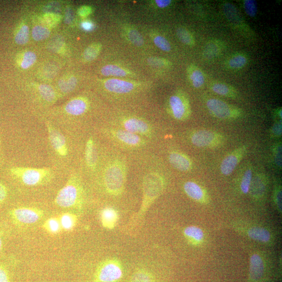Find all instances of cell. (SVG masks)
Returning <instances> with one entry per match:
<instances>
[{
  "label": "cell",
  "instance_id": "obj_19",
  "mask_svg": "<svg viewBox=\"0 0 282 282\" xmlns=\"http://www.w3.org/2000/svg\"><path fill=\"white\" fill-rule=\"evenodd\" d=\"M85 159L88 167L94 170L97 164V153L95 142L92 137L89 138L86 143Z\"/></svg>",
  "mask_w": 282,
  "mask_h": 282
},
{
  "label": "cell",
  "instance_id": "obj_46",
  "mask_svg": "<svg viewBox=\"0 0 282 282\" xmlns=\"http://www.w3.org/2000/svg\"><path fill=\"white\" fill-rule=\"evenodd\" d=\"M271 136L275 138L281 137L282 134V120L276 121L270 130Z\"/></svg>",
  "mask_w": 282,
  "mask_h": 282
},
{
  "label": "cell",
  "instance_id": "obj_26",
  "mask_svg": "<svg viewBox=\"0 0 282 282\" xmlns=\"http://www.w3.org/2000/svg\"><path fill=\"white\" fill-rule=\"evenodd\" d=\"M59 219L62 229L65 231L72 230L75 227L77 221L76 216L71 213L62 214Z\"/></svg>",
  "mask_w": 282,
  "mask_h": 282
},
{
  "label": "cell",
  "instance_id": "obj_20",
  "mask_svg": "<svg viewBox=\"0 0 282 282\" xmlns=\"http://www.w3.org/2000/svg\"><path fill=\"white\" fill-rule=\"evenodd\" d=\"M189 80L195 88H200L205 83V76L203 71L197 66L192 64L188 67Z\"/></svg>",
  "mask_w": 282,
  "mask_h": 282
},
{
  "label": "cell",
  "instance_id": "obj_17",
  "mask_svg": "<svg viewBox=\"0 0 282 282\" xmlns=\"http://www.w3.org/2000/svg\"><path fill=\"white\" fill-rule=\"evenodd\" d=\"M87 101L83 98H77L69 101L65 107V111L69 115L78 116L84 114L88 109Z\"/></svg>",
  "mask_w": 282,
  "mask_h": 282
},
{
  "label": "cell",
  "instance_id": "obj_40",
  "mask_svg": "<svg viewBox=\"0 0 282 282\" xmlns=\"http://www.w3.org/2000/svg\"><path fill=\"white\" fill-rule=\"evenodd\" d=\"M128 37L130 42L138 47H141L144 44V40L140 32L137 30L130 29L128 32Z\"/></svg>",
  "mask_w": 282,
  "mask_h": 282
},
{
  "label": "cell",
  "instance_id": "obj_34",
  "mask_svg": "<svg viewBox=\"0 0 282 282\" xmlns=\"http://www.w3.org/2000/svg\"><path fill=\"white\" fill-rule=\"evenodd\" d=\"M39 93L41 97L48 103H52L56 99L54 89L48 85L41 84L38 88Z\"/></svg>",
  "mask_w": 282,
  "mask_h": 282
},
{
  "label": "cell",
  "instance_id": "obj_28",
  "mask_svg": "<svg viewBox=\"0 0 282 282\" xmlns=\"http://www.w3.org/2000/svg\"><path fill=\"white\" fill-rule=\"evenodd\" d=\"M266 177L263 175L259 174L253 178L251 187L252 188L255 196L260 197L263 195L266 188Z\"/></svg>",
  "mask_w": 282,
  "mask_h": 282
},
{
  "label": "cell",
  "instance_id": "obj_39",
  "mask_svg": "<svg viewBox=\"0 0 282 282\" xmlns=\"http://www.w3.org/2000/svg\"><path fill=\"white\" fill-rule=\"evenodd\" d=\"M29 31L27 26H22L15 36V42L20 45L26 44L29 39Z\"/></svg>",
  "mask_w": 282,
  "mask_h": 282
},
{
  "label": "cell",
  "instance_id": "obj_13",
  "mask_svg": "<svg viewBox=\"0 0 282 282\" xmlns=\"http://www.w3.org/2000/svg\"><path fill=\"white\" fill-rule=\"evenodd\" d=\"M47 129L49 140L53 149L59 156H66L68 154V148L64 135L49 124Z\"/></svg>",
  "mask_w": 282,
  "mask_h": 282
},
{
  "label": "cell",
  "instance_id": "obj_8",
  "mask_svg": "<svg viewBox=\"0 0 282 282\" xmlns=\"http://www.w3.org/2000/svg\"><path fill=\"white\" fill-rule=\"evenodd\" d=\"M167 108L169 114L178 121H186L191 115L189 99L182 92L177 93L169 97Z\"/></svg>",
  "mask_w": 282,
  "mask_h": 282
},
{
  "label": "cell",
  "instance_id": "obj_7",
  "mask_svg": "<svg viewBox=\"0 0 282 282\" xmlns=\"http://www.w3.org/2000/svg\"><path fill=\"white\" fill-rule=\"evenodd\" d=\"M190 140L198 148L214 149L221 147L225 139L222 134L216 131L200 130L192 132Z\"/></svg>",
  "mask_w": 282,
  "mask_h": 282
},
{
  "label": "cell",
  "instance_id": "obj_54",
  "mask_svg": "<svg viewBox=\"0 0 282 282\" xmlns=\"http://www.w3.org/2000/svg\"><path fill=\"white\" fill-rule=\"evenodd\" d=\"M2 248H3V242L1 239V236H0V253H1V252H2Z\"/></svg>",
  "mask_w": 282,
  "mask_h": 282
},
{
  "label": "cell",
  "instance_id": "obj_18",
  "mask_svg": "<svg viewBox=\"0 0 282 282\" xmlns=\"http://www.w3.org/2000/svg\"><path fill=\"white\" fill-rule=\"evenodd\" d=\"M119 214L118 212L112 208H106L100 213V220L103 227L106 229H114L118 222Z\"/></svg>",
  "mask_w": 282,
  "mask_h": 282
},
{
  "label": "cell",
  "instance_id": "obj_35",
  "mask_svg": "<svg viewBox=\"0 0 282 282\" xmlns=\"http://www.w3.org/2000/svg\"><path fill=\"white\" fill-rule=\"evenodd\" d=\"M253 178V169L251 167L248 168L244 174L241 184V191L244 194L249 193Z\"/></svg>",
  "mask_w": 282,
  "mask_h": 282
},
{
  "label": "cell",
  "instance_id": "obj_2",
  "mask_svg": "<svg viewBox=\"0 0 282 282\" xmlns=\"http://www.w3.org/2000/svg\"><path fill=\"white\" fill-rule=\"evenodd\" d=\"M165 187L164 178L160 174L151 172L144 176L142 183L143 199L138 218L144 215L154 201L161 195Z\"/></svg>",
  "mask_w": 282,
  "mask_h": 282
},
{
  "label": "cell",
  "instance_id": "obj_3",
  "mask_svg": "<svg viewBox=\"0 0 282 282\" xmlns=\"http://www.w3.org/2000/svg\"><path fill=\"white\" fill-rule=\"evenodd\" d=\"M83 199V189L80 180L71 177L60 190L54 199V204L62 208H74L80 206Z\"/></svg>",
  "mask_w": 282,
  "mask_h": 282
},
{
  "label": "cell",
  "instance_id": "obj_24",
  "mask_svg": "<svg viewBox=\"0 0 282 282\" xmlns=\"http://www.w3.org/2000/svg\"><path fill=\"white\" fill-rule=\"evenodd\" d=\"M248 62L246 54L243 53H236L228 60L227 65L229 68L233 70H239L243 68Z\"/></svg>",
  "mask_w": 282,
  "mask_h": 282
},
{
  "label": "cell",
  "instance_id": "obj_32",
  "mask_svg": "<svg viewBox=\"0 0 282 282\" xmlns=\"http://www.w3.org/2000/svg\"><path fill=\"white\" fill-rule=\"evenodd\" d=\"M101 73L104 76H113L117 77H124L128 74L127 71L121 67L113 64L104 66L101 69Z\"/></svg>",
  "mask_w": 282,
  "mask_h": 282
},
{
  "label": "cell",
  "instance_id": "obj_47",
  "mask_svg": "<svg viewBox=\"0 0 282 282\" xmlns=\"http://www.w3.org/2000/svg\"><path fill=\"white\" fill-rule=\"evenodd\" d=\"M0 282H12L6 268L0 264Z\"/></svg>",
  "mask_w": 282,
  "mask_h": 282
},
{
  "label": "cell",
  "instance_id": "obj_15",
  "mask_svg": "<svg viewBox=\"0 0 282 282\" xmlns=\"http://www.w3.org/2000/svg\"><path fill=\"white\" fill-rule=\"evenodd\" d=\"M104 86L108 91L118 94H128L135 89L133 83L117 78L109 79L105 82Z\"/></svg>",
  "mask_w": 282,
  "mask_h": 282
},
{
  "label": "cell",
  "instance_id": "obj_4",
  "mask_svg": "<svg viewBox=\"0 0 282 282\" xmlns=\"http://www.w3.org/2000/svg\"><path fill=\"white\" fill-rule=\"evenodd\" d=\"M11 175L28 186H37L50 182L53 173L48 168L14 167L10 169Z\"/></svg>",
  "mask_w": 282,
  "mask_h": 282
},
{
  "label": "cell",
  "instance_id": "obj_43",
  "mask_svg": "<svg viewBox=\"0 0 282 282\" xmlns=\"http://www.w3.org/2000/svg\"><path fill=\"white\" fill-rule=\"evenodd\" d=\"M244 8L246 14L251 17H254L257 13V2L254 0H245L244 1Z\"/></svg>",
  "mask_w": 282,
  "mask_h": 282
},
{
  "label": "cell",
  "instance_id": "obj_42",
  "mask_svg": "<svg viewBox=\"0 0 282 282\" xmlns=\"http://www.w3.org/2000/svg\"><path fill=\"white\" fill-rule=\"evenodd\" d=\"M37 60V56L34 52L32 51H27L24 55L23 59L21 63V68L27 69L30 66L35 63Z\"/></svg>",
  "mask_w": 282,
  "mask_h": 282
},
{
  "label": "cell",
  "instance_id": "obj_33",
  "mask_svg": "<svg viewBox=\"0 0 282 282\" xmlns=\"http://www.w3.org/2000/svg\"><path fill=\"white\" fill-rule=\"evenodd\" d=\"M184 234L189 240L196 242H200L204 238V233L203 231L194 226H191L186 228Z\"/></svg>",
  "mask_w": 282,
  "mask_h": 282
},
{
  "label": "cell",
  "instance_id": "obj_25",
  "mask_svg": "<svg viewBox=\"0 0 282 282\" xmlns=\"http://www.w3.org/2000/svg\"><path fill=\"white\" fill-rule=\"evenodd\" d=\"M248 235L251 239L260 242L267 243L271 240L270 232L262 228H252L248 231Z\"/></svg>",
  "mask_w": 282,
  "mask_h": 282
},
{
  "label": "cell",
  "instance_id": "obj_9",
  "mask_svg": "<svg viewBox=\"0 0 282 282\" xmlns=\"http://www.w3.org/2000/svg\"><path fill=\"white\" fill-rule=\"evenodd\" d=\"M9 216L15 223L30 225L37 223L44 216L40 209L30 207H19L9 212Z\"/></svg>",
  "mask_w": 282,
  "mask_h": 282
},
{
  "label": "cell",
  "instance_id": "obj_52",
  "mask_svg": "<svg viewBox=\"0 0 282 282\" xmlns=\"http://www.w3.org/2000/svg\"><path fill=\"white\" fill-rule=\"evenodd\" d=\"M158 7L165 8L172 3L171 0H156L155 1Z\"/></svg>",
  "mask_w": 282,
  "mask_h": 282
},
{
  "label": "cell",
  "instance_id": "obj_1",
  "mask_svg": "<svg viewBox=\"0 0 282 282\" xmlns=\"http://www.w3.org/2000/svg\"><path fill=\"white\" fill-rule=\"evenodd\" d=\"M127 166L119 160L110 162L105 169L103 175L104 186L111 196L120 195L125 189L127 180Z\"/></svg>",
  "mask_w": 282,
  "mask_h": 282
},
{
  "label": "cell",
  "instance_id": "obj_38",
  "mask_svg": "<svg viewBox=\"0 0 282 282\" xmlns=\"http://www.w3.org/2000/svg\"><path fill=\"white\" fill-rule=\"evenodd\" d=\"M50 34V31L46 27L37 25L33 28L32 36L36 41H40L47 39Z\"/></svg>",
  "mask_w": 282,
  "mask_h": 282
},
{
  "label": "cell",
  "instance_id": "obj_11",
  "mask_svg": "<svg viewBox=\"0 0 282 282\" xmlns=\"http://www.w3.org/2000/svg\"><path fill=\"white\" fill-rule=\"evenodd\" d=\"M123 130L142 137L150 138L153 135V129L147 121L136 117H129L123 119L121 122Z\"/></svg>",
  "mask_w": 282,
  "mask_h": 282
},
{
  "label": "cell",
  "instance_id": "obj_12",
  "mask_svg": "<svg viewBox=\"0 0 282 282\" xmlns=\"http://www.w3.org/2000/svg\"><path fill=\"white\" fill-rule=\"evenodd\" d=\"M247 150L246 146H242L226 156L220 166L222 174L224 176L231 175L247 154Z\"/></svg>",
  "mask_w": 282,
  "mask_h": 282
},
{
  "label": "cell",
  "instance_id": "obj_53",
  "mask_svg": "<svg viewBox=\"0 0 282 282\" xmlns=\"http://www.w3.org/2000/svg\"><path fill=\"white\" fill-rule=\"evenodd\" d=\"M276 116L278 118L279 120H282V108H280L276 110Z\"/></svg>",
  "mask_w": 282,
  "mask_h": 282
},
{
  "label": "cell",
  "instance_id": "obj_14",
  "mask_svg": "<svg viewBox=\"0 0 282 282\" xmlns=\"http://www.w3.org/2000/svg\"><path fill=\"white\" fill-rule=\"evenodd\" d=\"M168 161L177 170L188 172L193 168V162L186 154L181 152L174 151L169 153Z\"/></svg>",
  "mask_w": 282,
  "mask_h": 282
},
{
  "label": "cell",
  "instance_id": "obj_6",
  "mask_svg": "<svg viewBox=\"0 0 282 282\" xmlns=\"http://www.w3.org/2000/svg\"><path fill=\"white\" fill-rule=\"evenodd\" d=\"M207 107L210 114L218 119L235 120L243 116L241 109L219 99H209L207 101Z\"/></svg>",
  "mask_w": 282,
  "mask_h": 282
},
{
  "label": "cell",
  "instance_id": "obj_37",
  "mask_svg": "<svg viewBox=\"0 0 282 282\" xmlns=\"http://www.w3.org/2000/svg\"><path fill=\"white\" fill-rule=\"evenodd\" d=\"M77 85V79L72 76L66 79H62L59 82L61 91L64 93H68L74 89Z\"/></svg>",
  "mask_w": 282,
  "mask_h": 282
},
{
  "label": "cell",
  "instance_id": "obj_29",
  "mask_svg": "<svg viewBox=\"0 0 282 282\" xmlns=\"http://www.w3.org/2000/svg\"><path fill=\"white\" fill-rule=\"evenodd\" d=\"M223 11L230 22L234 24H239V22L241 21L240 14L234 5L229 3H226L223 5Z\"/></svg>",
  "mask_w": 282,
  "mask_h": 282
},
{
  "label": "cell",
  "instance_id": "obj_23",
  "mask_svg": "<svg viewBox=\"0 0 282 282\" xmlns=\"http://www.w3.org/2000/svg\"><path fill=\"white\" fill-rule=\"evenodd\" d=\"M264 265L260 256L255 254L251 258V276L252 279L258 280L263 275Z\"/></svg>",
  "mask_w": 282,
  "mask_h": 282
},
{
  "label": "cell",
  "instance_id": "obj_50",
  "mask_svg": "<svg viewBox=\"0 0 282 282\" xmlns=\"http://www.w3.org/2000/svg\"><path fill=\"white\" fill-rule=\"evenodd\" d=\"M92 9L91 7L88 6H83L79 8L78 13L82 17H86L91 14Z\"/></svg>",
  "mask_w": 282,
  "mask_h": 282
},
{
  "label": "cell",
  "instance_id": "obj_16",
  "mask_svg": "<svg viewBox=\"0 0 282 282\" xmlns=\"http://www.w3.org/2000/svg\"><path fill=\"white\" fill-rule=\"evenodd\" d=\"M184 189L186 195L191 199L199 202H205L207 200L206 193L197 183L188 181L185 183Z\"/></svg>",
  "mask_w": 282,
  "mask_h": 282
},
{
  "label": "cell",
  "instance_id": "obj_49",
  "mask_svg": "<svg viewBox=\"0 0 282 282\" xmlns=\"http://www.w3.org/2000/svg\"><path fill=\"white\" fill-rule=\"evenodd\" d=\"M275 200L279 209L282 210V190L280 187L276 190L275 194Z\"/></svg>",
  "mask_w": 282,
  "mask_h": 282
},
{
  "label": "cell",
  "instance_id": "obj_21",
  "mask_svg": "<svg viewBox=\"0 0 282 282\" xmlns=\"http://www.w3.org/2000/svg\"><path fill=\"white\" fill-rule=\"evenodd\" d=\"M224 47V44L222 41L213 39L206 44L203 54L205 58L212 59L217 57L222 53Z\"/></svg>",
  "mask_w": 282,
  "mask_h": 282
},
{
  "label": "cell",
  "instance_id": "obj_48",
  "mask_svg": "<svg viewBox=\"0 0 282 282\" xmlns=\"http://www.w3.org/2000/svg\"><path fill=\"white\" fill-rule=\"evenodd\" d=\"M7 195L8 191L6 187L2 183H0V204L5 201Z\"/></svg>",
  "mask_w": 282,
  "mask_h": 282
},
{
  "label": "cell",
  "instance_id": "obj_51",
  "mask_svg": "<svg viewBox=\"0 0 282 282\" xmlns=\"http://www.w3.org/2000/svg\"><path fill=\"white\" fill-rule=\"evenodd\" d=\"M81 27L85 31H91L94 29L95 25L91 21H84L81 23Z\"/></svg>",
  "mask_w": 282,
  "mask_h": 282
},
{
  "label": "cell",
  "instance_id": "obj_5",
  "mask_svg": "<svg viewBox=\"0 0 282 282\" xmlns=\"http://www.w3.org/2000/svg\"><path fill=\"white\" fill-rule=\"evenodd\" d=\"M123 277L121 263L116 259H108L97 268L93 282H119Z\"/></svg>",
  "mask_w": 282,
  "mask_h": 282
},
{
  "label": "cell",
  "instance_id": "obj_27",
  "mask_svg": "<svg viewBox=\"0 0 282 282\" xmlns=\"http://www.w3.org/2000/svg\"><path fill=\"white\" fill-rule=\"evenodd\" d=\"M129 282H158L155 276L149 271L138 270L132 275Z\"/></svg>",
  "mask_w": 282,
  "mask_h": 282
},
{
  "label": "cell",
  "instance_id": "obj_45",
  "mask_svg": "<svg viewBox=\"0 0 282 282\" xmlns=\"http://www.w3.org/2000/svg\"><path fill=\"white\" fill-rule=\"evenodd\" d=\"M148 62L151 65L159 67H169L172 64L171 62L165 59L157 57L150 58Z\"/></svg>",
  "mask_w": 282,
  "mask_h": 282
},
{
  "label": "cell",
  "instance_id": "obj_30",
  "mask_svg": "<svg viewBox=\"0 0 282 282\" xmlns=\"http://www.w3.org/2000/svg\"><path fill=\"white\" fill-rule=\"evenodd\" d=\"M176 34L182 43L189 46H194L195 39L190 31L185 27H180L177 29Z\"/></svg>",
  "mask_w": 282,
  "mask_h": 282
},
{
  "label": "cell",
  "instance_id": "obj_22",
  "mask_svg": "<svg viewBox=\"0 0 282 282\" xmlns=\"http://www.w3.org/2000/svg\"><path fill=\"white\" fill-rule=\"evenodd\" d=\"M211 88L214 93L222 96L231 98L238 97V92L232 86L223 83H213Z\"/></svg>",
  "mask_w": 282,
  "mask_h": 282
},
{
  "label": "cell",
  "instance_id": "obj_31",
  "mask_svg": "<svg viewBox=\"0 0 282 282\" xmlns=\"http://www.w3.org/2000/svg\"><path fill=\"white\" fill-rule=\"evenodd\" d=\"M43 229L51 234H58L62 230L59 218L47 219L43 224Z\"/></svg>",
  "mask_w": 282,
  "mask_h": 282
},
{
  "label": "cell",
  "instance_id": "obj_41",
  "mask_svg": "<svg viewBox=\"0 0 282 282\" xmlns=\"http://www.w3.org/2000/svg\"><path fill=\"white\" fill-rule=\"evenodd\" d=\"M273 153L274 161L276 166L278 168L281 169L282 166V148L281 142H278L274 146Z\"/></svg>",
  "mask_w": 282,
  "mask_h": 282
},
{
  "label": "cell",
  "instance_id": "obj_10",
  "mask_svg": "<svg viewBox=\"0 0 282 282\" xmlns=\"http://www.w3.org/2000/svg\"><path fill=\"white\" fill-rule=\"evenodd\" d=\"M109 133L113 140L128 148L138 149L146 144L144 138L122 129H112Z\"/></svg>",
  "mask_w": 282,
  "mask_h": 282
},
{
  "label": "cell",
  "instance_id": "obj_44",
  "mask_svg": "<svg viewBox=\"0 0 282 282\" xmlns=\"http://www.w3.org/2000/svg\"><path fill=\"white\" fill-rule=\"evenodd\" d=\"M154 42L158 48L164 51L169 52L171 50L170 43L163 36H156L154 38Z\"/></svg>",
  "mask_w": 282,
  "mask_h": 282
},
{
  "label": "cell",
  "instance_id": "obj_36",
  "mask_svg": "<svg viewBox=\"0 0 282 282\" xmlns=\"http://www.w3.org/2000/svg\"><path fill=\"white\" fill-rule=\"evenodd\" d=\"M101 48V44L98 43L90 45L84 52L83 57L84 59L87 61H91L95 60L98 55Z\"/></svg>",
  "mask_w": 282,
  "mask_h": 282
}]
</instances>
